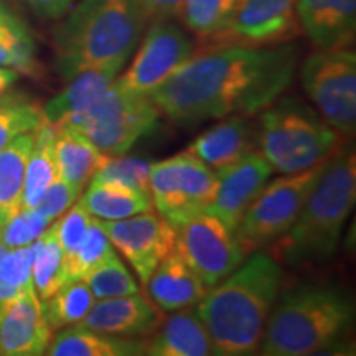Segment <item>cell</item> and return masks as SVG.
<instances>
[{"label":"cell","mask_w":356,"mask_h":356,"mask_svg":"<svg viewBox=\"0 0 356 356\" xmlns=\"http://www.w3.org/2000/svg\"><path fill=\"white\" fill-rule=\"evenodd\" d=\"M299 48L218 47L191 56L150 95L160 113L180 126L257 115L291 86Z\"/></svg>","instance_id":"6da1fadb"},{"label":"cell","mask_w":356,"mask_h":356,"mask_svg":"<svg viewBox=\"0 0 356 356\" xmlns=\"http://www.w3.org/2000/svg\"><path fill=\"white\" fill-rule=\"evenodd\" d=\"M195 307L215 355L244 356L259 350L270 310L279 297L282 269L264 251H252Z\"/></svg>","instance_id":"7a4b0ae2"},{"label":"cell","mask_w":356,"mask_h":356,"mask_svg":"<svg viewBox=\"0 0 356 356\" xmlns=\"http://www.w3.org/2000/svg\"><path fill=\"white\" fill-rule=\"evenodd\" d=\"M147 25L140 0H81L53 30L58 73L68 81L86 70L121 71Z\"/></svg>","instance_id":"3957f363"},{"label":"cell","mask_w":356,"mask_h":356,"mask_svg":"<svg viewBox=\"0 0 356 356\" xmlns=\"http://www.w3.org/2000/svg\"><path fill=\"white\" fill-rule=\"evenodd\" d=\"M356 202L353 150L335 152L292 226L277 241L273 256L289 266L323 264L337 252L341 231Z\"/></svg>","instance_id":"277c9868"},{"label":"cell","mask_w":356,"mask_h":356,"mask_svg":"<svg viewBox=\"0 0 356 356\" xmlns=\"http://www.w3.org/2000/svg\"><path fill=\"white\" fill-rule=\"evenodd\" d=\"M277 302V300H275ZM355 327V305L337 287H300L274 304L259 353L307 356L340 346Z\"/></svg>","instance_id":"5b68a950"},{"label":"cell","mask_w":356,"mask_h":356,"mask_svg":"<svg viewBox=\"0 0 356 356\" xmlns=\"http://www.w3.org/2000/svg\"><path fill=\"white\" fill-rule=\"evenodd\" d=\"M340 132L299 97L279 96L257 118V149L274 172L296 173L337 152Z\"/></svg>","instance_id":"8992f818"},{"label":"cell","mask_w":356,"mask_h":356,"mask_svg":"<svg viewBox=\"0 0 356 356\" xmlns=\"http://www.w3.org/2000/svg\"><path fill=\"white\" fill-rule=\"evenodd\" d=\"M160 109L149 95L122 91L114 81L86 109L55 127H71L83 134L102 154L126 155L136 142L155 126Z\"/></svg>","instance_id":"52a82bcc"},{"label":"cell","mask_w":356,"mask_h":356,"mask_svg":"<svg viewBox=\"0 0 356 356\" xmlns=\"http://www.w3.org/2000/svg\"><path fill=\"white\" fill-rule=\"evenodd\" d=\"M327 162L325 160L302 172L282 173L280 178L267 181L234 229V238L244 254L269 246L291 228L322 177Z\"/></svg>","instance_id":"ba28073f"},{"label":"cell","mask_w":356,"mask_h":356,"mask_svg":"<svg viewBox=\"0 0 356 356\" xmlns=\"http://www.w3.org/2000/svg\"><path fill=\"white\" fill-rule=\"evenodd\" d=\"M305 95L320 115L345 137L356 131V55L346 48H320L300 68Z\"/></svg>","instance_id":"9c48e42d"},{"label":"cell","mask_w":356,"mask_h":356,"mask_svg":"<svg viewBox=\"0 0 356 356\" xmlns=\"http://www.w3.org/2000/svg\"><path fill=\"white\" fill-rule=\"evenodd\" d=\"M150 198L173 226L207 211L216 193V170L188 152L150 163Z\"/></svg>","instance_id":"30bf717a"},{"label":"cell","mask_w":356,"mask_h":356,"mask_svg":"<svg viewBox=\"0 0 356 356\" xmlns=\"http://www.w3.org/2000/svg\"><path fill=\"white\" fill-rule=\"evenodd\" d=\"M195 47L188 33L170 20L150 22L142 35L139 50L126 73L114 79L119 89L134 95H152L160 84L193 56Z\"/></svg>","instance_id":"8fae6325"},{"label":"cell","mask_w":356,"mask_h":356,"mask_svg":"<svg viewBox=\"0 0 356 356\" xmlns=\"http://www.w3.org/2000/svg\"><path fill=\"white\" fill-rule=\"evenodd\" d=\"M175 251L208 289L246 259L234 233L211 213H198L177 226Z\"/></svg>","instance_id":"7c38bea8"},{"label":"cell","mask_w":356,"mask_h":356,"mask_svg":"<svg viewBox=\"0 0 356 356\" xmlns=\"http://www.w3.org/2000/svg\"><path fill=\"white\" fill-rule=\"evenodd\" d=\"M299 32L296 0H236L229 24L208 40L218 47H274Z\"/></svg>","instance_id":"4fadbf2b"},{"label":"cell","mask_w":356,"mask_h":356,"mask_svg":"<svg viewBox=\"0 0 356 356\" xmlns=\"http://www.w3.org/2000/svg\"><path fill=\"white\" fill-rule=\"evenodd\" d=\"M101 226L113 246L131 264L142 286H147L160 261L175 251L177 228L154 211L101 221Z\"/></svg>","instance_id":"5bb4252c"},{"label":"cell","mask_w":356,"mask_h":356,"mask_svg":"<svg viewBox=\"0 0 356 356\" xmlns=\"http://www.w3.org/2000/svg\"><path fill=\"white\" fill-rule=\"evenodd\" d=\"M274 170L259 150L244 155L231 165L216 170V193L207 213H211L233 231L244 211L264 188Z\"/></svg>","instance_id":"9a60e30c"},{"label":"cell","mask_w":356,"mask_h":356,"mask_svg":"<svg viewBox=\"0 0 356 356\" xmlns=\"http://www.w3.org/2000/svg\"><path fill=\"white\" fill-rule=\"evenodd\" d=\"M53 330L35 289L0 304V356H40L47 353Z\"/></svg>","instance_id":"2e32d148"},{"label":"cell","mask_w":356,"mask_h":356,"mask_svg":"<svg viewBox=\"0 0 356 356\" xmlns=\"http://www.w3.org/2000/svg\"><path fill=\"white\" fill-rule=\"evenodd\" d=\"M163 320V310L137 292L96 300L81 325L115 337L145 338L152 335Z\"/></svg>","instance_id":"e0dca14e"},{"label":"cell","mask_w":356,"mask_h":356,"mask_svg":"<svg viewBox=\"0 0 356 356\" xmlns=\"http://www.w3.org/2000/svg\"><path fill=\"white\" fill-rule=\"evenodd\" d=\"M256 115H229L221 119L191 142L188 152L220 170L234 163L244 155L257 150V119Z\"/></svg>","instance_id":"ac0fdd59"},{"label":"cell","mask_w":356,"mask_h":356,"mask_svg":"<svg viewBox=\"0 0 356 356\" xmlns=\"http://www.w3.org/2000/svg\"><path fill=\"white\" fill-rule=\"evenodd\" d=\"M297 22L318 48H346L355 42L356 0H296Z\"/></svg>","instance_id":"d6986e66"},{"label":"cell","mask_w":356,"mask_h":356,"mask_svg":"<svg viewBox=\"0 0 356 356\" xmlns=\"http://www.w3.org/2000/svg\"><path fill=\"white\" fill-rule=\"evenodd\" d=\"M145 340V355L152 356H210L215 346L197 312L180 309Z\"/></svg>","instance_id":"ffe728a7"},{"label":"cell","mask_w":356,"mask_h":356,"mask_svg":"<svg viewBox=\"0 0 356 356\" xmlns=\"http://www.w3.org/2000/svg\"><path fill=\"white\" fill-rule=\"evenodd\" d=\"M145 287L154 304L165 312L197 305L208 292V287L177 251L160 261Z\"/></svg>","instance_id":"44dd1931"},{"label":"cell","mask_w":356,"mask_h":356,"mask_svg":"<svg viewBox=\"0 0 356 356\" xmlns=\"http://www.w3.org/2000/svg\"><path fill=\"white\" fill-rule=\"evenodd\" d=\"M50 356H137L145 355V338L115 337L109 333L71 325L51 338Z\"/></svg>","instance_id":"7402d4cb"},{"label":"cell","mask_w":356,"mask_h":356,"mask_svg":"<svg viewBox=\"0 0 356 356\" xmlns=\"http://www.w3.org/2000/svg\"><path fill=\"white\" fill-rule=\"evenodd\" d=\"M55 127V126H53ZM109 155L102 154L83 134L71 127H55V160L58 178L84 190Z\"/></svg>","instance_id":"603a6c76"},{"label":"cell","mask_w":356,"mask_h":356,"mask_svg":"<svg viewBox=\"0 0 356 356\" xmlns=\"http://www.w3.org/2000/svg\"><path fill=\"white\" fill-rule=\"evenodd\" d=\"M121 71L113 68L86 70L68 79V84L43 106L44 122L58 126L71 115L86 109L108 89Z\"/></svg>","instance_id":"cb8c5ba5"},{"label":"cell","mask_w":356,"mask_h":356,"mask_svg":"<svg viewBox=\"0 0 356 356\" xmlns=\"http://www.w3.org/2000/svg\"><path fill=\"white\" fill-rule=\"evenodd\" d=\"M81 202L89 215L101 221H115L154 211L150 195L113 181L91 180Z\"/></svg>","instance_id":"d4e9b609"},{"label":"cell","mask_w":356,"mask_h":356,"mask_svg":"<svg viewBox=\"0 0 356 356\" xmlns=\"http://www.w3.org/2000/svg\"><path fill=\"white\" fill-rule=\"evenodd\" d=\"M33 142L35 132H26L0 150V225L20 210L25 168Z\"/></svg>","instance_id":"484cf974"},{"label":"cell","mask_w":356,"mask_h":356,"mask_svg":"<svg viewBox=\"0 0 356 356\" xmlns=\"http://www.w3.org/2000/svg\"><path fill=\"white\" fill-rule=\"evenodd\" d=\"M58 178L55 160V127L43 122L35 131V142L25 168L24 193L20 210H32L43 197L44 190Z\"/></svg>","instance_id":"4316f807"},{"label":"cell","mask_w":356,"mask_h":356,"mask_svg":"<svg viewBox=\"0 0 356 356\" xmlns=\"http://www.w3.org/2000/svg\"><path fill=\"white\" fill-rule=\"evenodd\" d=\"M32 282L40 300H48L66 284L65 254L56 238L55 226L35 241Z\"/></svg>","instance_id":"83f0119b"},{"label":"cell","mask_w":356,"mask_h":356,"mask_svg":"<svg viewBox=\"0 0 356 356\" xmlns=\"http://www.w3.org/2000/svg\"><path fill=\"white\" fill-rule=\"evenodd\" d=\"M96 299L84 280H70L48 300H43V312L51 330L81 323Z\"/></svg>","instance_id":"f1b7e54d"},{"label":"cell","mask_w":356,"mask_h":356,"mask_svg":"<svg viewBox=\"0 0 356 356\" xmlns=\"http://www.w3.org/2000/svg\"><path fill=\"white\" fill-rule=\"evenodd\" d=\"M236 0H181L177 15L202 40L221 33L229 24Z\"/></svg>","instance_id":"f546056e"},{"label":"cell","mask_w":356,"mask_h":356,"mask_svg":"<svg viewBox=\"0 0 356 356\" xmlns=\"http://www.w3.org/2000/svg\"><path fill=\"white\" fill-rule=\"evenodd\" d=\"M115 254L113 243L109 241L108 234L102 229L101 221L92 216L91 225L84 234L83 241L74 248V251L65 257V279L83 280L89 270H92L97 264Z\"/></svg>","instance_id":"4dcf8cb0"},{"label":"cell","mask_w":356,"mask_h":356,"mask_svg":"<svg viewBox=\"0 0 356 356\" xmlns=\"http://www.w3.org/2000/svg\"><path fill=\"white\" fill-rule=\"evenodd\" d=\"M43 122V111L37 102L10 91L0 96V150L22 134L35 132Z\"/></svg>","instance_id":"1f68e13d"},{"label":"cell","mask_w":356,"mask_h":356,"mask_svg":"<svg viewBox=\"0 0 356 356\" xmlns=\"http://www.w3.org/2000/svg\"><path fill=\"white\" fill-rule=\"evenodd\" d=\"M33 252L35 243L24 248H8L0 241V304L33 287Z\"/></svg>","instance_id":"d6a6232c"},{"label":"cell","mask_w":356,"mask_h":356,"mask_svg":"<svg viewBox=\"0 0 356 356\" xmlns=\"http://www.w3.org/2000/svg\"><path fill=\"white\" fill-rule=\"evenodd\" d=\"M84 282L96 300L140 292L137 280L118 254H113L84 275Z\"/></svg>","instance_id":"836d02e7"},{"label":"cell","mask_w":356,"mask_h":356,"mask_svg":"<svg viewBox=\"0 0 356 356\" xmlns=\"http://www.w3.org/2000/svg\"><path fill=\"white\" fill-rule=\"evenodd\" d=\"M149 167L150 163L144 159L126 157V155L111 157L109 155L91 180L113 181V184L129 186V188L150 195Z\"/></svg>","instance_id":"e575fe53"},{"label":"cell","mask_w":356,"mask_h":356,"mask_svg":"<svg viewBox=\"0 0 356 356\" xmlns=\"http://www.w3.org/2000/svg\"><path fill=\"white\" fill-rule=\"evenodd\" d=\"M50 220L35 210H19L0 225V241L8 248H24L33 244L48 229Z\"/></svg>","instance_id":"d590c367"},{"label":"cell","mask_w":356,"mask_h":356,"mask_svg":"<svg viewBox=\"0 0 356 356\" xmlns=\"http://www.w3.org/2000/svg\"><path fill=\"white\" fill-rule=\"evenodd\" d=\"M61 220L56 221L55 231L60 246L63 249L65 257L74 251V248L83 241L84 234L91 225L92 216L89 215L81 200L74 203L65 215L60 216Z\"/></svg>","instance_id":"8d00e7d4"},{"label":"cell","mask_w":356,"mask_h":356,"mask_svg":"<svg viewBox=\"0 0 356 356\" xmlns=\"http://www.w3.org/2000/svg\"><path fill=\"white\" fill-rule=\"evenodd\" d=\"M81 195V190H78L76 186L66 184L61 178H56L53 184L44 190L43 197L40 198V202L35 210L42 213L44 218L53 221L61 215H65L66 211L76 203V200Z\"/></svg>","instance_id":"74e56055"},{"label":"cell","mask_w":356,"mask_h":356,"mask_svg":"<svg viewBox=\"0 0 356 356\" xmlns=\"http://www.w3.org/2000/svg\"><path fill=\"white\" fill-rule=\"evenodd\" d=\"M0 66L12 68L19 73H37V58L33 43H6L0 42Z\"/></svg>","instance_id":"f35d334b"},{"label":"cell","mask_w":356,"mask_h":356,"mask_svg":"<svg viewBox=\"0 0 356 356\" xmlns=\"http://www.w3.org/2000/svg\"><path fill=\"white\" fill-rule=\"evenodd\" d=\"M0 42L33 43L26 26L0 2Z\"/></svg>","instance_id":"ab89813d"},{"label":"cell","mask_w":356,"mask_h":356,"mask_svg":"<svg viewBox=\"0 0 356 356\" xmlns=\"http://www.w3.org/2000/svg\"><path fill=\"white\" fill-rule=\"evenodd\" d=\"M24 2L40 19L58 20L68 13L74 0H24Z\"/></svg>","instance_id":"60d3db41"},{"label":"cell","mask_w":356,"mask_h":356,"mask_svg":"<svg viewBox=\"0 0 356 356\" xmlns=\"http://www.w3.org/2000/svg\"><path fill=\"white\" fill-rule=\"evenodd\" d=\"M181 0H140L147 20H170L175 19Z\"/></svg>","instance_id":"b9f144b4"},{"label":"cell","mask_w":356,"mask_h":356,"mask_svg":"<svg viewBox=\"0 0 356 356\" xmlns=\"http://www.w3.org/2000/svg\"><path fill=\"white\" fill-rule=\"evenodd\" d=\"M17 81H19V71L0 66V96L7 95Z\"/></svg>","instance_id":"7bdbcfd3"}]
</instances>
